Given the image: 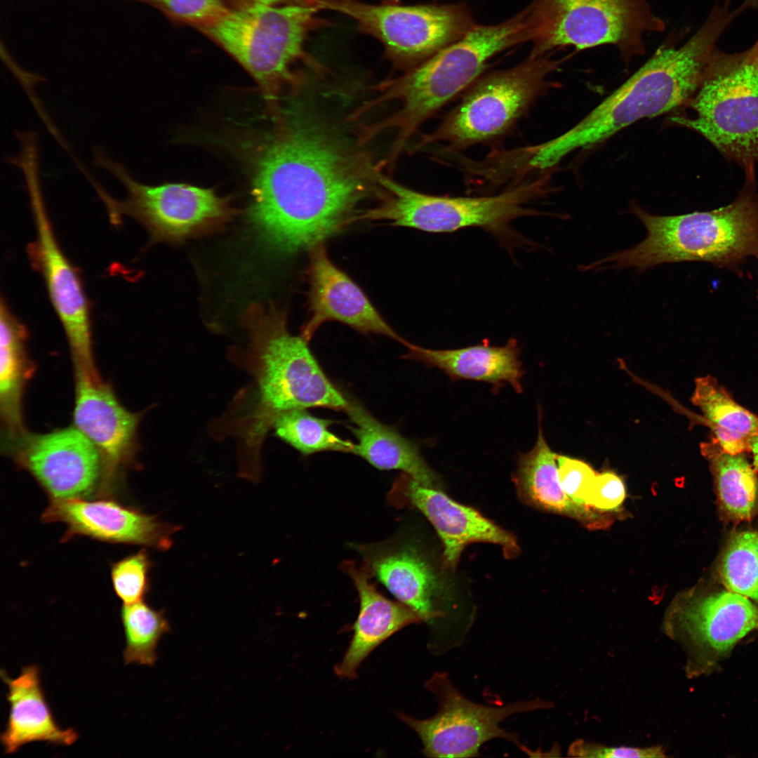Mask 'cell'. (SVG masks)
<instances>
[{
	"label": "cell",
	"instance_id": "8",
	"mask_svg": "<svg viewBox=\"0 0 758 758\" xmlns=\"http://www.w3.org/2000/svg\"><path fill=\"white\" fill-rule=\"evenodd\" d=\"M685 107L694 115L672 121L695 131L726 159L755 180L758 164V39L739 53H714L704 78Z\"/></svg>",
	"mask_w": 758,
	"mask_h": 758
},
{
	"label": "cell",
	"instance_id": "14",
	"mask_svg": "<svg viewBox=\"0 0 758 758\" xmlns=\"http://www.w3.org/2000/svg\"><path fill=\"white\" fill-rule=\"evenodd\" d=\"M660 630L681 646L685 674L693 679L711 673L741 639L758 630V606L729 590L692 589L672 600Z\"/></svg>",
	"mask_w": 758,
	"mask_h": 758
},
{
	"label": "cell",
	"instance_id": "11",
	"mask_svg": "<svg viewBox=\"0 0 758 758\" xmlns=\"http://www.w3.org/2000/svg\"><path fill=\"white\" fill-rule=\"evenodd\" d=\"M93 154L94 164L113 175L127 192L125 199H116L90 180L111 222L117 225L123 217L134 219L147 230L152 242H178L215 230L236 213L230 199L218 196L213 189L185 183L145 185L100 149Z\"/></svg>",
	"mask_w": 758,
	"mask_h": 758
},
{
	"label": "cell",
	"instance_id": "22",
	"mask_svg": "<svg viewBox=\"0 0 758 758\" xmlns=\"http://www.w3.org/2000/svg\"><path fill=\"white\" fill-rule=\"evenodd\" d=\"M343 566L358 592L359 611L353 625L352 638L335 672L341 679H352L362 662L377 646L401 629L422 620L404 604L380 594L365 567L358 568L351 561Z\"/></svg>",
	"mask_w": 758,
	"mask_h": 758
},
{
	"label": "cell",
	"instance_id": "27",
	"mask_svg": "<svg viewBox=\"0 0 758 758\" xmlns=\"http://www.w3.org/2000/svg\"><path fill=\"white\" fill-rule=\"evenodd\" d=\"M691 402L702 412L712 438L731 454L750 452L758 435V415L740 405L711 375L697 378Z\"/></svg>",
	"mask_w": 758,
	"mask_h": 758
},
{
	"label": "cell",
	"instance_id": "9",
	"mask_svg": "<svg viewBox=\"0 0 758 758\" xmlns=\"http://www.w3.org/2000/svg\"><path fill=\"white\" fill-rule=\"evenodd\" d=\"M550 174L526 180L487 197H450L425 194L378 173L380 202L362 211L356 220H386L390 224L431 233H447L477 227L493 234L510 232L514 220L540 215L530 206L550 189Z\"/></svg>",
	"mask_w": 758,
	"mask_h": 758
},
{
	"label": "cell",
	"instance_id": "40",
	"mask_svg": "<svg viewBox=\"0 0 758 758\" xmlns=\"http://www.w3.org/2000/svg\"><path fill=\"white\" fill-rule=\"evenodd\" d=\"M757 298H758V295H757Z\"/></svg>",
	"mask_w": 758,
	"mask_h": 758
},
{
	"label": "cell",
	"instance_id": "6",
	"mask_svg": "<svg viewBox=\"0 0 758 758\" xmlns=\"http://www.w3.org/2000/svg\"><path fill=\"white\" fill-rule=\"evenodd\" d=\"M319 11L306 2L241 4L201 30L248 72L276 109L284 89L302 80L298 64L322 69L305 49L310 34L330 24Z\"/></svg>",
	"mask_w": 758,
	"mask_h": 758
},
{
	"label": "cell",
	"instance_id": "34",
	"mask_svg": "<svg viewBox=\"0 0 758 758\" xmlns=\"http://www.w3.org/2000/svg\"><path fill=\"white\" fill-rule=\"evenodd\" d=\"M147 4L169 18L202 29L230 8L225 0H134Z\"/></svg>",
	"mask_w": 758,
	"mask_h": 758
},
{
	"label": "cell",
	"instance_id": "16",
	"mask_svg": "<svg viewBox=\"0 0 758 758\" xmlns=\"http://www.w3.org/2000/svg\"><path fill=\"white\" fill-rule=\"evenodd\" d=\"M365 568L430 628V650L441 654L465 640L451 618L444 587L425 556L411 545L363 550Z\"/></svg>",
	"mask_w": 758,
	"mask_h": 758
},
{
	"label": "cell",
	"instance_id": "36",
	"mask_svg": "<svg viewBox=\"0 0 758 758\" xmlns=\"http://www.w3.org/2000/svg\"><path fill=\"white\" fill-rule=\"evenodd\" d=\"M568 756L585 758H660L666 757L662 745L646 747L628 746L610 747L600 743L578 739L568 747Z\"/></svg>",
	"mask_w": 758,
	"mask_h": 758
},
{
	"label": "cell",
	"instance_id": "13",
	"mask_svg": "<svg viewBox=\"0 0 758 758\" xmlns=\"http://www.w3.org/2000/svg\"><path fill=\"white\" fill-rule=\"evenodd\" d=\"M425 686L436 698L437 713L425 719L402 713L398 716L419 736L426 757H479L481 747L496 738L505 739L529 756L536 755L517 733L501 728L500 724L515 714L552 708L551 702L536 698L500 707L479 704L465 697L444 672L434 673Z\"/></svg>",
	"mask_w": 758,
	"mask_h": 758
},
{
	"label": "cell",
	"instance_id": "37",
	"mask_svg": "<svg viewBox=\"0 0 758 758\" xmlns=\"http://www.w3.org/2000/svg\"><path fill=\"white\" fill-rule=\"evenodd\" d=\"M626 496L621 478L612 472L597 474L585 498V505L597 511H618Z\"/></svg>",
	"mask_w": 758,
	"mask_h": 758
},
{
	"label": "cell",
	"instance_id": "3",
	"mask_svg": "<svg viewBox=\"0 0 758 758\" xmlns=\"http://www.w3.org/2000/svg\"><path fill=\"white\" fill-rule=\"evenodd\" d=\"M731 18L714 8L683 45L668 41L627 80L569 130L547 141L558 164L576 150L589 149L644 118L685 107L698 89Z\"/></svg>",
	"mask_w": 758,
	"mask_h": 758
},
{
	"label": "cell",
	"instance_id": "21",
	"mask_svg": "<svg viewBox=\"0 0 758 758\" xmlns=\"http://www.w3.org/2000/svg\"><path fill=\"white\" fill-rule=\"evenodd\" d=\"M394 498L420 510L433 525L444 545L446 568H453L464 548L474 542L502 547L505 555L519 551L515 538L476 510L453 501L437 488L422 484L404 474L394 485Z\"/></svg>",
	"mask_w": 758,
	"mask_h": 758
},
{
	"label": "cell",
	"instance_id": "33",
	"mask_svg": "<svg viewBox=\"0 0 758 758\" xmlns=\"http://www.w3.org/2000/svg\"><path fill=\"white\" fill-rule=\"evenodd\" d=\"M152 561L145 549L112 564L111 580L117 596L124 604L144 599L149 589Z\"/></svg>",
	"mask_w": 758,
	"mask_h": 758
},
{
	"label": "cell",
	"instance_id": "12",
	"mask_svg": "<svg viewBox=\"0 0 758 758\" xmlns=\"http://www.w3.org/2000/svg\"><path fill=\"white\" fill-rule=\"evenodd\" d=\"M319 11L341 13L378 39L386 55L408 70L463 37L475 25L465 3L402 5L357 0H307Z\"/></svg>",
	"mask_w": 758,
	"mask_h": 758
},
{
	"label": "cell",
	"instance_id": "25",
	"mask_svg": "<svg viewBox=\"0 0 758 758\" xmlns=\"http://www.w3.org/2000/svg\"><path fill=\"white\" fill-rule=\"evenodd\" d=\"M408 352L404 358L420 361L442 370L453 379L486 382L498 387L510 384L516 392H522L524 371L519 359V348L514 338L504 346L488 343L455 350H435L407 342Z\"/></svg>",
	"mask_w": 758,
	"mask_h": 758
},
{
	"label": "cell",
	"instance_id": "23",
	"mask_svg": "<svg viewBox=\"0 0 758 758\" xmlns=\"http://www.w3.org/2000/svg\"><path fill=\"white\" fill-rule=\"evenodd\" d=\"M8 687L9 712L1 743L6 754H13L22 746L45 742L69 746L78 739L77 732L62 729L56 722L43 690L39 667H24L15 678L2 673Z\"/></svg>",
	"mask_w": 758,
	"mask_h": 758
},
{
	"label": "cell",
	"instance_id": "4",
	"mask_svg": "<svg viewBox=\"0 0 758 758\" xmlns=\"http://www.w3.org/2000/svg\"><path fill=\"white\" fill-rule=\"evenodd\" d=\"M531 41L526 6L514 16L492 25L476 24L463 37L406 70L376 86L378 96L357 110L364 112L382 102L398 101L399 108L387 117L361 127L367 142L379 133H395L385 162L393 166L418 128L444 106L460 97L483 73L488 62L502 51Z\"/></svg>",
	"mask_w": 758,
	"mask_h": 758
},
{
	"label": "cell",
	"instance_id": "17",
	"mask_svg": "<svg viewBox=\"0 0 758 758\" xmlns=\"http://www.w3.org/2000/svg\"><path fill=\"white\" fill-rule=\"evenodd\" d=\"M17 438V463L51 500L98 496L103 472L101 456L74 426L45 434L22 433Z\"/></svg>",
	"mask_w": 758,
	"mask_h": 758
},
{
	"label": "cell",
	"instance_id": "32",
	"mask_svg": "<svg viewBox=\"0 0 758 758\" xmlns=\"http://www.w3.org/2000/svg\"><path fill=\"white\" fill-rule=\"evenodd\" d=\"M718 571L728 590L758 604V531L734 534L721 557Z\"/></svg>",
	"mask_w": 758,
	"mask_h": 758
},
{
	"label": "cell",
	"instance_id": "18",
	"mask_svg": "<svg viewBox=\"0 0 758 758\" xmlns=\"http://www.w3.org/2000/svg\"><path fill=\"white\" fill-rule=\"evenodd\" d=\"M75 366L74 426L98 450L103 472L99 497H108L119 470L135 455L139 414L126 409L99 376Z\"/></svg>",
	"mask_w": 758,
	"mask_h": 758
},
{
	"label": "cell",
	"instance_id": "28",
	"mask_svg": "<svg viewBox=\"0 0 758 758\" xmlns=\"http://www.w3.org/2000/svg\"><path fill=\"white\" fill-rule=\"evenodd\" d=\"M25 326L1 297L0 305V406L1 415L13 438L20 435L23 389L32 372L27 357Z\"/></svg>",
	"mask_w": 758,
	"mask_h": 758
},
{
	"label": "cell",
	"instance_id": "30",
	"mask_svg": "<svg viewBox=\"0 0 758 758\" xmlns=\"http://www.w3.org/2000/svg\"><path fill=\"white\" fill-rule=\"evenodd\" d=\"M120 616L125 635L124 663L153 665L159 642L171 629L164 612L142 600L123 604Z\"/></svg>",
	"mask_w": 758,
	"mask_h": 758
},
{
	"label": "cell",
	"instance_id": "31",
	"mask_svg": "<svg viewBox=\"0 0 758 758\" xmlns=\"http://www.w3.org/2000/svg\"><path fill=\"white\" fill-rule=\"evenodd\" d=\"M335 421L317 418L306 409L286 412L276 420V435L303 456L322 451L350 453L354 443L333 433L329 427Z\"/></svg>",
	"mask_w": 758,
	"mask_h": 758
},
{
	"label": "cell",
	"instance_id": "10",
	"mask_svg": "<svg viewBox=\"0 0 758 758\" xmlns=\"http://www.w3.org/2000/svg\"><path fill=\"white\" fill-rule=\"evenodd\" d=\"M528 7L533 56L611 45L629 62L645 53L646 34L666 27L649 0H533Z\"/></svg>",
	"mask_w": 758,
	"mask_h": 758
},
{
	"label": "cell",
	"instance_id": "26",
	"mask_svg": "<svg viewBox=\"0 0 758 758\" xmlns=\"http://www.w3.org/2000/svg\"><path fill=\"white\" fill-rule=\"evenodd\" d=\"M539 421L535 446L518 460L514 481L519 496L538 509L571 517L590 526L602 524L599 515L576 505L564 491L558 476L557 455L547 444Z\"/></svg>",
	"mask_w": 758,
	"mask_h": 758
},
{
	"label": "cell",
	"instance_id": "35",
	"mask_svg": "<svg viewBox=\"0 0 758 758\" xmlns=\"http://www.w3.org/2000/svg\"><path fill=\"white\" fill-rule=\"evenodd\" d=\"M557 461L559 479L564 491L576 505L587 507L585 498L596 472L588 464L576 458L557 456Z\"/></svg>",
	"mask_w": 758,
	"mask_h": 758
},
{
	"label": "cell",
	"instance_id": "19",
	"mask_svg": "<svg viewBox=\"0 0 758 758\" xmlns=\"http://www.w3.org/2000/svg\"><path fill=\"white\" fill-rule=\"evenodd\" d=\"M74 498L51 500L41 515L46 523H62L66 531L62 541L76 536L111 543L144 545L165 551L180 527L156 516L107 499Z\"/></svg>",
	"mask_w": 758,
	"mask_h": 758
},
{
	"label": "cell",
	"instance_id": "5",
	"mask_svg": "<svg viewBox=\"0 0 758 758\" xmlns=\"http://www.w3.org/2000/svg\"><path fill=\"white\" fill-rule=\"evenodd\" d=\"M630 211L644 225L645 239L596 261L593 265L597 270L634 267L641 272L660 264L684 261L730 266L747 255H758L755 180H745L732 203L711 211L656 215L636 203H632Z\"/></svg>",
	"mask_w": 758,
	"mask_h": 758
},
{
	"label": "cell",
	"instance_id": "38",
	"mask_svg": "<svg viewBox=\"0 0 758 758\" xmlns=\"http://www.w3.org/2000/svg\"><path fill=\"white\" fill-rule=\"evenodd\" d=\"M241 4H262L267 5H280L293 3H304L305 0H237Z\"/></svg>",
	"mask_w": 758,
	"mask_h": 758
},
{
	"label": "cell",
	"instance_id": "1",
	"mask_svg": "<svg viewBox=\"0 0 758 758\" xmlns=\"http://www.w3.org/2000/svg\"><path fill=\"white\" fill-rule=\"evenodd\" d=\"M379 172L320 121H282L256 164L250 219L276 250H309L355 222L365 199L380 196Z\"/></svg>",
	"mask_w": 758,
	"mask_h": 758
},
{
	"label": "cell",
	"instance_id": "2",
	"mask_svg": "<svg viewBox=\"0 0 758 758\" xmlns=\"http://www.w3.org/2000/svg\"><path fill=\"white\" fill-rule=\"evenodd\" d=\"M243 324L248 343L232 355L251 383L213 423V432L235 440L239 474L257 482L262 445L279 417L309 408L344 411L347 399L325 374L308 342L290 333L284 310L274 303H253Z\"/></svg>",
	"mask_w": 758,
	"mask_h": 758
},
{
	"label": "cell",
	"instance_id": "29",
	"mask_svg": "<svg viewBox=\"0 0 758 758\" xmlns=\"http://www.w3.org/2000/svg\"><path fill=\"white\" fill-rule=\"evenodd\" d=\"M700 451L709 463L723 516L733 522L750 520L758 511V477L745 453H729L712 437Z\"/></svg>",
	"mask_w": 758,
	"mask_h": 758
},
{
	"label": "cell",
	"instance_id": "7",
	"mask_svg": "<svg viewBox=\"0 0 758 758\" xmlns=\"http://www.w3.org/2000/svg\"><path fill=\"white\" fill-rule=\"evenodd\" d=\"M562 60L552 53L528 56L514 67L483 73L432 132L423 135L413 152L432 144L460 152L477 145H494L516 128L531 107L557 84L550 81Z\"/></svg>",
	"mask_w": 758,
	"mask_h": 758
},
{
	"label": "cell",
	"instance_id": "24",
	"mask_svg": "<svg viewBox=\"0 0 758 758\" xmlns=\"http://www.w3.org/2000/svg\"><path fill=\"white\" fill-rule=\"evenodd\" d=\"M346 397L344 411L352 423L349 429L357 440L352 453L378 469L399 470L425 486L437 488V476L418 446L375 418L360 401Z\"/></svg>",
	"mask_w": 758,
	"mask_h": 758
},
{
	"label": "cell",
	"instance_id": "20",
	"mask_svg": "<svg viewBox=\"0 0 758 758\" xmlns=\"http://www.w3.org/2000/svg\"><path fill=\"white\" fill-rule=\"evenodd\" d=\"M308 251L309 318L301 329V335L307 342L324 323L335 321L363 334L382 335L404 345L406 343L361 288L331 261L324 243Z\"/></svg>",
	"mask_w": 758,
	"mask_h": 758
},
{
	"label": "cell",
	"instance_id": "15",
	"mask_svg": "<svg viewBox=\"0 0 758 758\" xmlns=\"http://www.w3.org/2000/svg\"><path fill=\"white\" fill-rule=\"evenodd\" d=\"M36 236L28 247L34 268L42 277L52 306L62 324L74 365L98 375L93 355L91 313L81 277L60 247L46 211L39 171L24 173Z\"/></svg>",
	"mask_w": 758,
	"mask_h": 758
},
{
	"label": "cell",
	"instance_id": "39",
	"mask_svg": "<svg viewBox=\"0 0 758 758\" xmlns=\"http://www.w3.org/2000/svg\"><path fill=\"white\" fill-rule=\"evenodd\" d=\"M750 452L752 455L753 465L758 471V435L754 437L750 444Z\"/></svg>",
	"mask_w": 758,
	"mask_h": 758
}]
</instances>
